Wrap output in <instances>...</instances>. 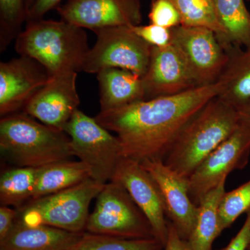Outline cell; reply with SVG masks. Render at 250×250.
<instances>
[{"instance_id": "5", "label": "cell", "mask_w": 250, "mask_h": 250, "mask_svg": "<svg viewBox=\"0 0 250 250\" xmlns=\"http://www.w3.org/2000/svg\"><path fill=\"white\" fill-rule=\"evenodd\" d=\"M104 186L90 178L62 191L31 200L18 208L16 221L83 233L90 215V203Z\"/></svg>"}, {"instance_id": "22", "label": "cell", "mask_w": 250, "mask_h": 250, "mask_svg": "<svg viewBox=\"0 0 250 250\" xmlns=\"http://www.w3.org/2000/svg\"><path fill=\"white\" fill-rule=\"evenodd\" d=\"M219 22L225 32L223 47H250V12L244 0H213Z\"/></svg>"}, {"instance_id": "31", "label": "cell", "mask_w": 250, "mask_h": 250, "mask_svg": "<svg viewBox=\"0 0 250 250\" xmlns=\"http://www.w3.org/2000/svg\"><path fill=\"white\" fill-rule=\"evenodd\" d=\"M62 0H34L27 16V21L41 19L51 10L57 9Z\"/></svg>"}, {"instance_id": "32", "label": "cell", "mask_w": 250, "mask_h": 250, "mask_svg": "<svg viewBox=\"0 0 250 250\" xmlns=\"http://www.w3.org/2000/svg\"><path fill=\"white\" fill-rule=\"evenodd\" d=\"M18 210L8 206L1 205L0 207V241L9 234L14 228Z\"/></svg>"}, {"instance_id": "18", "label": "cell", "mask_w": 250, "mask_h": 250, "mask_svg": "<svg viewBox=\"0 0 250 250\" xmlns=\"http://www.w3.org/2000/svg\"><path fill=\"white\" fill-rule=\"evenodd\" d=\"M101 111L117 109L146 100L142 77L119 68H106L97 74Z\"/></svg>"}, {"instance_id": "17", "label": "cell", "mask_w": 250, "mask_h": 250, "mask_svg": "<svg viewBox=\"0 0 250 250\" xmlns=\"http://www.w3.org/2000/svg\"><path fill=\"white\" fill-rule=\"evenodd\" d=\"M82 234L16 221L9 234L0 241V250H67Z\"/></svg>"}, {"instance_id": "29", "label": "cell", "mask_w": 250, "mask_h": 250, "mask_svg": "<svg viewBox=\"0 0 250 250\" xmlns=\"http://www.w3.org/2000/svg\"><path fill=\"white\" fill-rule=\"evenodd\" d=\"M131 29L143 41L152 47H163L172 43L170 29L150 23L147 25H136Z\"/></svg>"}, {"instance_id": "8", "label": "cell", "mask_w": 250, "mask_h": 250, "mask_svg": "<svg viewBox=\"0 0 250 250\" xmlns=\"http://www.w3.org/2000/svg\"><path fill=\"white\" fill-rule=\"evenodd\" d=\"M94 33L96 42L85 57L82 71L97 75L104 69L119 68L144 76L152 46L136 35L131 27L105 28Z\"/></svg>"}, {"instance_id": "25", "label": "cell", "mask_w": 250, "mask_h": 250, "mask_svg": "<svg viewBox=\"0 0 250 250\" xmlns=\"http://www.w3.org/2000/svg\"><path fill=\"white\" fill-rule=\"evenodd\" d=\"M164 246L156 238L129 239L121 237L83 233L67 250H163Z\"/></svg>"}, {"instance_id": "3", "label": "cell", "mask_w": 250, "mask_h": 250, "mask_svg": "<svg viewBox=\"0 0 250 250\" xmlns=\"http://www.w3.org/2000/svg\"><path fill=\"white\" fill-rule=\"evenodd\" d=\"M239 125L236 108L216 97L186 125L163 161L174 172L188 179L202 161Z\"/></svg>"}, {"instance_id": "27", "label": "cell", "mask_w": 250, "mask_h": 250, "mask_svg": "<svg viewBox=\"0 0 250 250\" xmlns=\"http://www.w3.org/2000/svg\"><path fill=\"white\" fill-rule=\"evenodd\" d=\"M250 210V179L239 187L225 192L218 208L220 232L229 228L244 213Z\"/></svg>"}, {"instance_id": "30", "label": "cell", "mask_w": 250, "mask_h": 250, "mask_svg": "<svg viewBox=\"0 0 250 250\" xmlns=\"http://www.w3.org/2000/svg\"><path fill=\"white\" fill-rule=\"evenodd\" d=\"M250 243V210L247 213L246 221L240 231L229 243L219 250H248Z\"/></svg>"}, {"instance_id": "2", "label": "cell", "mask_w": 250, "mask_h": 250, "mask_svg": "<svg viewBox=\"0 0 250 250\" xmlns=\"http://www.w3.org/2000/svg\"><path fill=\"white\" fill-rule=\"evenodd\" d=\"M15 41L20 56L34 59L52 77L82 71L90 49L84 29L62 20L27 21Z\"/></svg>"}, {"instance_id": "24", "label": "cell", "mask_w": 250, "mask_h": 250, "mask_svg": "<svg viewBox=\"0 0 250 250\" xmlns=\"http://www.w3.org/2000/svg\"><path fill=\"white\" fill-rule=\"evenodd\" d=\"M178 11L181 25L204 27L214 31L223 45L225 32L219 22L213 0H169Z\"/></svg>"}, {"instance_id": "11", "label": "cell", "mask_w": 250, "mask_h": 250, "mask_svg": "<svg viewBox=\"0 0 250 250\" xmlns=\"http://www.w3.org/2000/svg\"><path fill=\"white\" fill-rule=\"evenodd\" d=\"M62 21L94 31L120 26L140 25V0H68L57 8Z\"/></svg>"}, {"instance_id": "35", "label": "cell", "mask_w": 250, "mask_h": 250, "mask_svg": "<svg viewBox=\"0 0 250 250\" xmlns=\"http://www.w3.org/2000/svg\"><path fill=\"white\" fill-rule=\"evenodd\" d=\"M33 1L34 0H27V13L29 9H30L31 5L33 4Z\"/></svg>"}, {"instance_id": "20", "label": "cell", "mask_w": 250, "mask_h": 250, "mask_svg": "<svg viewBox=\"0 0 250 250\" xmlns=\"http://www.w3.org/2000/svg\"><path fill=\"white\" fill-rule=\"evenodd\" d=\"M91 178L84 163L64 160L39 167L31 200L65 190Z\"/></svg>"}, {"instance_id": "33", "label": "cell", "mask_w": 250, "mask_h": 250, "mask_svg": "<svg viewBox=\"0 0 250 250\" xmlns=\"http://www.w3.org/2000/svg\"><path fill=\"white\" fill-rule=\"evenodd\" d=\"M167 228L168 232L164 250H192L188 242L181 237L170 222L167 224Z\"/></svg>"}, {"instance_id": "14", "label": "cell", "mask_w": 250, "mask_h": 250, "mask_svg": "<svg viewBox=\"0 0 250 250\" xmlns=\"http://www.w3.org/2000/svg\"><path fill=\"white\" fill-rule=\"evenodd\" d=\"M111 181L126 189L136 205L147 217L156 239L165 246L167 224L165 209L157 185L141 163L123 157Z\"/></svg>"}, {"instance_id": "15", "label": "cell", "mask_w": 250, "mask_h": 250, "mask_svg": "<svg viewBox=\"0 0 250 250\" xmlns=\"http://www.w3.org/2000/svg\"><path fill=\"white\" fill-rule=\"evenodd\" d=\"M39 62L29 57L0 62V115L16 113L52 78Z\"/></svg>"}, {"instance_id": "12", "label": "cell", "mask_w": 250, "mask_h": 250, "mask_svg": "<svg viewBox=\"0 0 250 250\" xmlns=\"http://www.w3.org/2000/svg\"><path fill=\"white\" fill-rule=\"evenodd\" d=\"M141 164L157 185L166 218L175 227L181 237L188 241L198 212V207L189 195L188 179L170 169L162 159H151Z\"/></svg>"}, {"instance_id": "7", "label": "cell", "mask_w": 250, "mask_h": 250, "mask_svg": "<svg viewBox=\"0 0 250 250\" xmlns=\"http://www.w3.org/2000/svg\"><path fill=\"white\" fill-rule=\"evenodd\" d=\"M64 131L70 138L74 156L88 166L91 178L102 184L111 182L123 158L118 137L95 118L79 109L67 123Z\"/></svg>"}, {"instance_id": "1", "label": "cell", "mask_w": 250, "mask_h": 250, "mask_svg": "<svg viewBox=\"0 0 250 250\" xmlns=\"http://www.w3.org/2000/svg\"><path fill=\"white\" fill-rule=\"evenodd\" d=\"M221 85L196 87L170 96L143 100L100 111L95 120L119 139L123 157L138 162L162 159L186 125L210 100Z\"/></svg>"}, {"instance_id": "36", "label": "cell", "mask_w": 250, "mask_h": 250, "mask_svg": "<svg viewBox=\"0 0 250 250\" xmlns=\"http://www.w3.org/2000/svg\"><path fill=\"white\" fill-rule=\"evenodd\" d=\"M248 250H250V243L249 246H248Z\"/></svg>"}, {"instance_id": "9", "label": "cell", "mask_w": 250, "mask_h": 250, "mask_svg": "<svg viewBox=\"0 0 250 250\" xmlns=\"http://www.w3.org/2000/svg\"><path fill=\"white\" fill-rule=\"evenodd\" d=\"M250 156V129L239 126L226 141L202 161L188 178L189 195L198 207L207 194L233 171L244 168Z\"/></svg>"}, {"instance_id": "21", "label": "cell", "mask_w": 250, "mask_h": 250, "mask_svg": "<svg viewBox=\"0 0 250 250\" xmlns=\"http://www.w3.org/2000/svg\"><path fill=\"white\" fill-rule=\"evenodd\" d=\"M227 179L204 197L198 205L196 221L188 242L192 250H212L213 242L221 234L218 208L225 192Z\"/></svg>"}, {"instance_id": "16", "label": "cell", "mask_w": 250, "mask_h": 250, "mask_svg": "<svg viewBox=\"0 0 250 250\" xmlns=\"http://www.w3.org/2000/svg\"><path fill=\"white\" fill-rule=\"evenodd\" d=\"M142 79L146 100L177 95L199 87L184 57L172 44L152 47Z\"/></svg>"}, {"instance_id": "34", "label": "cell", "mask_w": 250, "mask_h": 250, "mask_svg": "<svg viewBox=\"0 0 250 250\" xmlns=\"http://www.w3.org/2000/svg\"><path fill=\"white\" fill-rule=\"evenodd\" d=\"M240 122L248 126L250 129V101L237 108Z\"/></svg>"}, {"instance_id": "6", "label": "cell", "mask_w": 250, "mask_h": 250, "mask_svg": "<svg viewBox=\"0 0 250 250\" xmlns=\"http://www.w3.org/2000/svg\"><path fill=\"white\" fill-rule=\"evenodd\" d=\"M87 220V232L129 239L155 238L149 220L121 184L108 182Z\"/></svg>"}, {"instance_id": "28", "label": "cell", "mask_w": 250, "mask_h": 250, "mask_svg": "<svg viewBox=\"0 0 250 250\" xmlns=\"http://www.w3.org/2000/svg\"><path fill=\"white\" fill-rule=\"evenodd\" d=\"M149 19L152 24L169 29L181 25L178 11L169 0H152Z\"/></svg>"}, {"instance_id": "23", "label": "cell", "mask_w": 250, "mask_h": 250, "mask_svg": "<svg viewBox=\"0 0 250 250\" xmlns=\"http://www.w3.org/2000/svg\"><path fill=\"white\" fill-rule=\"evenodd\" d=\"M39 167H18L1 174L0 177L1 205L21 208L30 201Z\"/></svg>"}, {"instance_id": "19", "label": "cell", "mask_w": 250, "mask_h": 250, "mask_svg": "<svg viewBox=\"0 0 250 250\" xmlns=\"http://www.w3.org/2000/svg\"><path fill=\"white\" fill-rule=\"evenodd\" d=\"M225 51L228 59L218 80V98L237 109L250 101V47L232 46Z\"/></svg>"}, {"instance_id": "13", "label": "cell", "mask_w": 250, "mask_h": 250, "mask_svg": "<svg viewBox=\"0 0 250 250\" xmlns=\"http://www.w3.org/2000/svg\"><path fill=\"white\" fill-rule=\"evenodd\" d=\"M77 77L75 72L52 77L26 104L23 113L64 131L80 104Z\"/></svg>"}, {"instance_id": "10", "label": "cell", "mask_w": 250, "mask_h": 250, "mask_svg": "<svg viewBox=\"0 0 250 250\" xmlns=\"http://www.w3.org/2000/svg\"><path fill=\"white\" fill-rule=\"evenodd\" d=\"M172 43L182 54L199 86L218 82L228 55L214 31L179 25L170 29Z\"/></svg>"}, {"instance_id": "4", "label": "cell", "mask_w": 250, "mask_h": 250, "mask_svg": "<svg viewBox=\"0 0 250 250\" xmlns=\"http://www.w3.org/2000/svg\"><path fill=\"white\" fill-rule=\"evenodd\" d=\"M0 149L18 167H41L74 156L65 131L24 113L1 117Z\"/></svg>"}, {"instance_id": "26", "label": "cell", "mask_w": 250, "mask_h": 250, "mask_svg": "<svg viewBox=\"0 0 250 250\" xmlns=\"http://www.w3.org/2000/svg\"><path fill=\"white\" fill-rule=\"evenodd\" d=\"M27 15V0H0V52L22 32Z\"/></svg>"}]
</instances>
